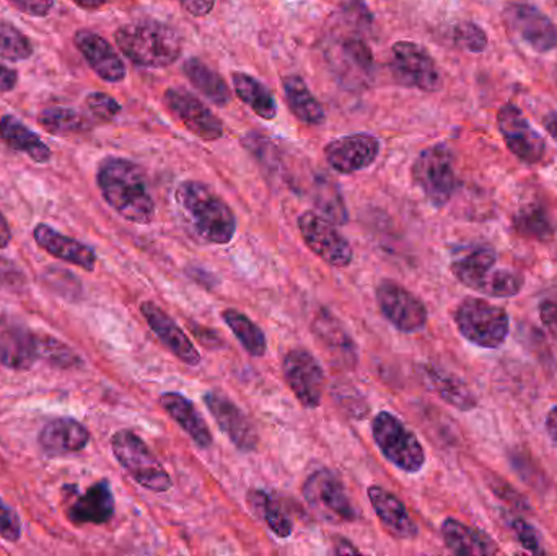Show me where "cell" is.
<instances>
[{
    "label": "cell",
    "instance_id": "cell-1",
    "mask_svg": "<svg viewBox=\"0 0 557 556\" xmlns=\"http://www.w3.org/2000/svg\"><path fill=\"white\" fill-rule=\"evenodd\" d=\"M97 185L104 201L126 221L149 225L156 218V201L140 166L121 157H108L98 166Z\"/></svg>",
    "mask_w": 557,
    "mask_h": 556
},
{
    "label": "cell",
    "instance_id": "cell-2",
    "mask_svg": "<svg viewBox=\"0 0 557 556\" xmlns=\"http://www.w3.org/2000/svg\"><path fill=\"white\" fill-rule=\"evenodd\" d=\"M175 199L189 228L202 242L228 245L234 240L237 234V218L231 206L211 186L188 180L180 183Z\"/></svg>",
    "mask_w": 557,
    "mask_h": 556
},
{
    "label": "cell",
    "instance_id": "cell-3",
    "mask_svg": "<svg viewBox=\"0 0 557 556\" xmlns=\"http://www.w3.org/2000/svg\"><path fill=\"white\" fill-rule=\"evenodd\" d=\"M114 41L124 55L140 67L163 69L182 55V38L172 26L157 20H137L121 26Z\"/></svg>",
    "mask_w": 557,
    "mask_h": 556
},
{
    "label": "cell",
    "instance_id": "cell-4",
    "mask_svg": "<svg viewBox=\"0 0 557 556\" xmlns=\"http://www.w3.org/2000/svg\"><path fill=\"white\" fill-rule=\"evenodd\" d=\"M496 250L474 247L455 258L450 268L454 276L474 293L499 299L516 297L523 289V277L516 271L496 268Z\"/></svg>",
    "mask_w": 557,
    "mask_h": 556
},
{
    "label": "cell",
    "instance_id": "cell-5",
    "mask_svg": "<svg viewBox=\"0 0 557 556\" xmlns=\"http://www.w3.org/2000/svg\"><path fill=\"white\" fill-rule=\"evenodd\" d=\"M111 449L120 466L137 485L152 493H166L172 490V477L159 457L134 431L121 430L114 433L111 437Z\"/></svg>",
    "mask_w": 557,
    "mask_h": 556
},
{
    "label": "cell",
    "instance_id": "cell-6",
    "mask_svg": "<svg viewBox=\"0 0 557 556\" xmlns=\"http://www.w3.org/2000/svg\"><path fill=\"white\" fill-rule=\"evenodd\" d=\"M455 325L467 342L484 349L500 348L510 332L509 313L480 297H467L457 307Z\"/></svg>",
    "mask_w": 557,
    "mask_h": 556
},
{
    "label": "cell",
    "instance_id": "cell-7",
    "mask_svg": "<svg viewBox=\"0 0 557 556\" xmlns=\"http://www.w3.org/2000/svg\"><path fill=\"white\" fill-rule=\"evenodd\" d=\"M372 436L382 456L396 469L406 473H419L424 469L425 453L421 441L395 415L389 411L376 413Z\"/></svg>",
    "mask_w": 557,
    "mask_h": 556
},
{
    "label": "cell",
    "instance_id": "cell-8",
    "mask_svg": "<svg viewBox=\"0 0 557 556\" xmlns=\"http://www.w3.org/2000/svg\"><path fill=\"white\" fill-rule=\"evenodd\" d=\"M305 502L321 521L346 524L357 521V509L347 496L343 482L331 470L320 469L305 480Z\"/></svg>",
    "mask_w": 557,
    "mask_h": 556
},
{
    "label": "cell",
    "instance_id": "cell-9",
    "mask_svg": "<svg viewBox=\"0 0 557 556\" xmlns=\"http://www.w3.org/2000/svg\"><path fill=\"white\" fill-rule=\"evenodd\" d=\"M412 180L434 208H444L455 191L454 156L447 146L422 150L412 166Z\"/></svg>",
    "mask_w": 557,
    "mask_h": 556
},
{
    "label": "cell",
    "instance_id": "cell-10",
    "mask_svg": "<svg viewBox=\"0 0 557 556\" xmlns=\"http://www.w3.org/2000/svg\"><path fill=\"white\" fill-rule=\"evenodd\" d=\"M298 231L305 245L318 258L334 268L350 267L354 250L347 238L320 212L305 211L298 215Z\"/></svg>",
    "mask_w": 557,
    "mask_h": 556
},
{
    "label": "cell",
    "instance_id": "cell-11",
    "mask_svg": "<svg viewBox=\"0 0 557 556\" xmlns=\"http://www.w3.org/2000/svg\"><path fill=\"white\" fill-rule=\"evenodd\" d=\"M375 299L382 316L398 332L411 335L421 332L428 325L429 313L425 304L396 281H380Z\"/></svg>",
    "mask_w": 557,
    "mask_h": 556
},
{
    "label": "cell",
    "instance_id": "cell-12",
    "mask_svg": "<svg viewBox=\"0 0 557 556\" xmlns=\"http://www.w3.org/2000/svg\"><path fill=\"white\" fill-rule=\"evenodd\" d=\"M282 374L301 407L307 410L320 407L326 375L323 366L308 349H290L282 361Z\"/></svg>",
    "mask_w": 557,
    "mask_h": 556
},
{
    "label": "cell",
    "instance_id": "cell-13",
    "mask_svg": "<svg viewBox=\"0 0 557 556\" xmlns=\"http://www.w3.org/2000/svg\"><path fill=\"white\" fill-rule=\"evenodd\" d=\"M392 71L405 87L437 91L442 87L441 72L428 49L418 42L398 41L392 48Z\"/></svg>",
    "mask_w": 557,
    "mask_h": 556
},
{
    "label": "cell",
    "instance_id": "cell-14",
    "mask_svg": "<svg viewBox=\"0 0 557 556\" xmlns=\"http://www.w3.org/2000/svg\"><path fill=\"white\" fill-rule=\"evenodd\" d=\"M202 401L218 423L219 430L240 453H255L258 449L260 434L257 427L231 397L219 391H209L202 395Z\"/></svg>",
    "mask_w": 557,
    "mask_h": 556
},
{
    "label": "cell",
    "instance_id": "cell-15",
    "mask_svg": "<svg viewBox=\"0 0 557 556\" xmlns=\"http://www.w3.org/2000/svg\"><path fill=\"white\" fill-rule=\"evenodd\" d=\"M163 101L170 113L199 139L212 143L224 136L222 121L198 97L189 94L185 88H166Z\"/></svg>",
    "mask_w": 557,
    "mask_h": 556
},
{
    "label": "cell",
    "instance_id": "cell-16",
    "mask_svg": "<svg viewBox=\"0 0 557 556\" xmlns=\"http://www.w3.org/2000/svg\"><path fill=\"white\" fill-rule=\"evenodd\" d=\"M382 144L372 134L356 133L337 137L324 147V157L334 172L352 175L369 169L379 157Z\"/></svg>",
    "mask_w": 557,
    "mask_h": 556
},
{
    "label": "cell",
    "instance_id": "cell-17",
    "mask_svg": "<svg viewBox=\"0 0 557 556\" xmlns=\"http://www.w3.org/2000/svg\"><path fill=\"white\" fill-rule=\"evenodd\" d=\"M39 358V338L15 317H0V365L28 371Z\"/></svg>",
    "mask_w": 557,
    "mask_h": 556
},
{
    "label": "cell",
    "instance_id": "cell-18",
    "mask_svg": "<svg viewBox=\"0 0 557 556\" xmlns=\"http://www.w3.org/2000/svg\"><path fill=\"white\" fill-rule=\"evenodd\" d=\"M500 134L513 156L523 162H540L545 156V140L530 126L527 118L516 104H504L497 116Z\"/></svg>",
    "mask_w": 557,
    "mask_h": 556
},
{
    "label": "cell",
    "instance_id": "cell-19",
    "mask_svg": "<svg viewBox=\"0 0 557 556\" xmlns=\"http://www.w3.org/2000/svg\"><path fill=\"white\" fill-rule=\"evenodd\" d=\"M140 313L146 319L149 329L156 333L162 345L189 368H198L201 365V355L196 349L195 343L186 335L185 330L152 300L140 304Z\"/></svg>",
    "mask_w": 557,
    "mask_h": 556
},
{
    "label": "cell",
    "instance_id": "cell-20",
    "mask_svg": "<svg viewBox=\"0 0 557 556\" xmlns=\"http://www.w3.org/2000/svg\"><path fill=\"white\" fill-rule=\"evenodd\" d=\"M74 42L98 77L110 84H117L126 78V64L103 36L91 29H78L74 35Z\"/></svg>",
    "mask_w": 557,
    "mask_h": 556
},
{
    "label": "cell",
    "instance_id": "cell-21",
    "mask_svg": "<svg viewBox=\"0 0 557 556\" xmlns=\"http://www.w3.org/2000/svg\"><path fill=\"white\" fill-rule=\"evenodd\" d=\"M507 22L513 32L540 52L557 48V29L552 20L532 5H512L506 12Z\"/></svg>",
    "mask_w": 557,
    "mask_h": 556
},
{
    "label": "cell",
    "instance_id": "cell-22",
    "mask_svg": "<svg viewBox=\"0 0 557 556\" xmlns=\"http://www.w3.org/2000/svg\"><path fill=\"white\" fill-rule=\"evenodd\" d=\"M367 496L372 503L380 524L392 538L398 539V541H412L418 538V524L409 515L406 506L403 505L401 499L396 498L393 493L379 485L369 486Z\"/></svg>",
    "mask_w": 557,
    "mask_h": 556
},
{
    "label": "cell",
    "instance_id": "cell-23",
    "mask_svg": "<svg viewBox=\"0 0 557 556\" xmlns=\"http://www.w3.org/2000/svg\"><path fill=\"white\" fill-rule=\"evenodd\" d=\"M311 330H313L314 338L323 346L324 353L330 356L334 365L347 369H352L356 366V343L333 313L321 310L314 319Z\"/></svg>",
    "mask_w": 557,
    "mask_h": 556
},
{
    "label": "cell",
    "instance_id": "cell-24",
    "mask_svg": "<svg viewBox=\"0 0 557 556\" xmlns=\"http://www.w3.org/2000/svg\"><path fill=\"white\" fill-rule=\"evenodd\" d=\"M33 238H35L38 247L48 251L52 257L59 258V260L65 261V263L81 267L85 271L95 270L97 254H95L94 248L75 240V238L67 237V235H62L61 232L55 231L51 225H36L35 231H33Z\"/></svg>",
    "mask_w": 557,
    "mask_h": 556
},
{
    "label": "cell",
    "instance_id": "cell-25",
    "mask_svg": "<svg viewBox=\"0 0 557 556\" xmlns=\"http://www.w3.org/2000/svg\"><path fill=\"white\" fill-rule=\"evenodd\" d=\"M38 443L48 456H69L81 453L88 446L90 433L74 418H58L42 428Z\"/></svg>",
    "mask_w": 557,
    "mask_h": 556
},
{
    "label": "cell",
    "instance_id": "cell-26",
    "mask_svg": "<svg viewBox=\"0 0 557 556\" xmlns=\"http://www.w3.org/2000/svg\"><path fill=\"white\" fill-rule=\"evenodd\" d=\"M159 401L166 415L191 437L193 443L199 449H211L212 443H214L211 430L188 397L180 392H165L160 395Z\"/></svg>",
    "mask_w": 557,
    "mask_h": 556
},
{
    "label": "cell",
    "instance_id": "cell-27",
    "mask_svg": "<svg viewBox=\"0 0 557 556\" xmlns=\"http://www.w3.org/2000/svg\"><path fill=\"white\" fill-rule=\"evenodd\" d=\"M114 509H116V503H114L110 482L101 480L72 503L71 508L67 509V518L75 526H100L113 518Z\"/></svg>",
    "mask_w": 557,
    "mask_h": 556
},
{
    "label": "cell",
    "instance_id": "cell-28",
    "mask_svg": "<svg viewBox=\"0 0 557 556\" xmlns=\"http://www.w3.org/2000/svg\"><path fill=\"white\" fill-rule=\"evenodd\" d=\"M442 538L451 554L458 556H484L499 554L496 542L491 541L484 532L468 528L463 522L447 518L442 522Z\"/></svg>",
    "mask_w": 557,
    "mask_h": 556
},
{
    "label": "cell",
    "instance_id": "cell-29",
    "mask_svg": "<svg viewBox=\"0 0 557 556\" xmlns=\"http://www.w3.org/2000/svg\"><path fill=\"white\" fill-rule=\"evenodd\" d=\"M422 379L428 388L437 394L445 404L460 411H471L478 407V398L467 384L457 375L448 374L441 369L424 366Z\"/></svg>",
    "mask_w": 557,
    "mask_h": 556
},
{
    "label": "cell",
    "instance_id": "cell-30",
    "mask_svg": "<svg viewBox=\"0 0 557 556\" xmlns=\"http://www.w3.org/2000/svg\"><path fill=\"white\" fill-rule=\"evenodd\" d=\"M0 139L10 149L26 153L33 162L48 163L51 160V149L42 143L41 137L12 114L0 118Z\"/></svg>",
    "mask_w": 557,
    "mask_h": 556
},
{
    "label": "cell",
    "instance_id": "cell-31",
    "mask_svg": "<svg viewBox=\"0 0 557 556\" xmlns=\"http://www.w3.org/2000/svg\"><path fill=\"white\" fill-rule=\"evenodd\" d=\"M282 88H284V97L285 101H287L288 110L292 111V114L298 121L311 124V126L324 123L326 114H324L323 107L313 97V94H311L310 88H308V85L305 84L300 75L292 74L284 77Z\"/></svg>",
    "mask_w": 557,
    "mask_h": 556
},
{
    "label": "cell",
    "instance_id": "cell-32",
    "mask_svg": "<svg viewBox=\"0 0 557 556\" xmlns=\"http://www.w3.org/2000/svg\"><path fill=\"white\" fill-rule=\"evenodd\" d=\"M183 72H185L189 82L195 85L196 90L201 91L212 103L218 104V107H227L231 103L232 91L227 82L201 59L189 58L183 65Z\"/></svg>",
    "mask_w": 557,
    "mask_h": 556
},
{
    "label": "cell",
    "instance_id": "cell-33",
    "mask_svg": "<svg viewBox=\"0 0 557 556\" xmlns=\"http://www.w3.org/2000/svg\"><path fill=\"white\" fill-rule=\"evenodd\" d=\"M234 90L244 103H247L258 116L263 120H274L277 116V101L267 85L261 84L253 75L235 72L232 75Z\"/></svg>",
    "mask_w": 557,
    "mask_h": 556
},
{
    "label": "cell",
    "instance_id": "cell-34",
    "mask_svg": "<svg viewBox=\"0 0 557 556\" xmlns=\"http://www.w3.org/2000/svg\"><path fill=\"white\" fill-rule=\"evenodd\" d=\"M248 505H250L255 515L263 518L274 535H277L278 539L290 538L292 531H294V522L288 518L287 511H285L276 496L270 495L263 490H250Z\"/></svg>",
    "mask_w": 557,
    "mask_h": 556
},
{
    "label": "cell",
    "instance_id": "cell-35",
    "mask_svg": "<svg viewBox=\"0 0 557 556\" xmlns=\"http://www.w3.org/2000/svg\"><path fill=\"white\" fill-rule=\"evenodd\" d=\"M225 325L234 333L245 351L253 358H263L268 351V338L260 325L250 317L235 309H225L222 312Z\"/></svg>",
    "mask_w": 557,
    "mask_h": 556
},
{
    "label": "cell",
    "instance_id": "cell-36",
    "mask_svg": "<svg viewBox=\"0 0 557 556\" xmlns=\"http://www.w3.org/2000/svg\"><path fill=\"white\" fill-rule=\"evenodd\" d=\"M38 121L48 133L54 136H72V134L84 133L90 127L81 113L64 107L46 108L39 113Z\"/></svg>",
    "mask_w": 557,
    "mask_h": 556
},
{
    "label": "cell",
    "instance_id": "cell-37",
    "mask_svg": "<svg viewBox=\"0 0 557 556\" xmlns=\"http://www.w3.org/2000/svg\"><path fill=\"white\" fill-rule=\"evenodd\" d=\"M35 52L32 39L20 32L13 23L0 18V58L20 62L32 58Z\"/></svg>",
    "mask_w": 557,
    "mask_h": 556
},
{
    "label": "cell",
    "instance_id": "cell-38",
    "mask_svg": "<svg viewBox=\"0 0 557 556\" xmlns=\"http://www.w3.org/2000/svg\"><path fill=\"white\" fill-rule=\"evenodd\" d=\"M314 202H317L320 214L330 219L333 224L343 225L349 221L343 196H341L339 189L334 186L333 182H327V180L320 182L318 180L317 185H314Z\"/></svg>",
    "mask_w": 557,
    "mask_h": 556
},
{
    "label": "cell",
    "instance_id": "cell-39",
    "mask_svg": "<svg viewBox=\"0 0 557 556\" xmlns=\"http://www.w3.org/2000/svg\"><path fill=\"white\" fill-rule=\"evenodd\" d=\"M39 356L52 366L61 369L77 368L81 366V358L72 351L64 343L58 342L51 336H42L39 338Z\"/></svg>",
    "mask_w": 557,
    "mask_h": 556
},
{
    "label": "cell",
    "instance_id": "cell-40",
    "mask_svg": "<svg viewBox=\"0 0 557 556\" xmlns=\"http://www.w3.org/2000/svg\"><path fill=\"white\" fill-rule=\"evenodd\" d=\"M516 227L517 231L522 232V234L529 235V237L540 238V240H545L553 232L548 218H546L545 212L539 208H530L520 212L516 219Z\"/></svg>",
    "mask_w": 557,
    "mask_h": 556
},
{
    "label": "cell",
    "instance_id": "cell-41",
    "mask_svg": "<svg viewBox=\"0 0 557 556\" xmlns=\"http://www.w3.org/2000/svg\"><path fill=\"white\" fill-rule=\"evenodd\" d=\"M85 107L90 111L91 116L101 121H111L121 113L120 101L114 100L103 91H91L85 97Z\"/></svg>",
    "mask_w": 557,
    "mask_h": 556
},
{
    "label": "cell",
    "instance_id": "cell-42",
    "mask_svg": "<svg viewBox=\"0 0 557 556\" xmlns=\"http://www.w3.org/2000/svg\"><path fill=\"white\" fill-rule=\"evenodd\" d=\"M0 538L7 542H18L22 539V521L15 509L10 508L0 498Z\"/></svg>",
    "mask_w": 557,
    "mask_h": 556
},
{
    "label": "cell",
    "instance_id": "cell-43",
    "mask_svg": "<svg viewBox=\"0 0 557 556\" xmlns=\"http://www.w3.org/2000/svg\"><path fill=\"white\" fill-rule=\"evenodd\" d=\"M457 41L463 46L468 51L480 52L486 48V35L480 26L473 25V23H465L457 28Z\"/></svg>",
    "mask_w": 557,
    "mask_h": 556
},
{
    "label": "cell",
    "instance_id": "cell-44",
    "mask_svg": "<svg viewBox=\"0 0 557 556\" xmlns=\"http://www.w3.org/2000/svg\"><path fill=\"white\" fill-rule=\"evenodd\" d=\"M512 531L516 538L519 539L520 545L525 548L530 554L543 555L542 544H540L539 534H536L535 528L525 519L519 518L512 522Z\"/></svg>",
    "mask_w": 557,
    "mask_h": 556
},
{
    "label": "cell",
    "instance_id": "cell-45",
    "mask_svg": "<svg viewBox=\"0 0 557 556\" xmlns=\"http://www.w3.org/2000/svg\"><path fill=\"white\" fill-rule=\"evenodd\" d=\"M7 2L20 12L29 16H39V18L48 16V13L54 7V0H7Z\"/></svg>",
    "mask_w": 557,
    "mask_h": 556
},
{
    "label": "cell",
    "instance_id": "cell-46",
    "mask_svg": "<svg viewBox=\"0 0 557 556\" xmlns=\"http://www.w3.org/2000/svg\"><path fill=\"white\" fill-rule=\"evenodd\" d=\"M540 319H542L543 326L548 330L549 335L557 342V304L552 300H546L540 307Z\"/></svg>",
    "mask_w": 557,
    "mask_h": 556
},
{
    "label": "cell",
    "instance_id": "cell-47",
    "mask_svg": "<svg viewBox=\"0 0 557 556\" xmlns=\"http://www.w3.org/2000/svg\"><path fill=\"white\" fill-rule=\"evenodd\" d=\"M193 16H206L214 9L215 0H178Z\"/></svg>",
    "mask_w": 557,
    "mask_h": 556
},
{
    "label": "cell",
    "instance_id": "cell-48",
    "mask_svg": "<svg viewBox=\"0 0 557 556\" xmlns=\"http://www.w3.org/2000/svg\"><path fill=\"white\" fill-rule=\"evenodd\" d=\"M18 84V74L13 69L0 64V94L12 91Z\"/></svg>",
    "mask_w": 557,
    "mask_h": 556
},
{
    "label": "cell",
    "instance_id": "cell-49",
    "mask_svg": "<svg viewBox=\"0 0 557 556\" xmlns=\"http://www.w3.org/2000/svg\"><path fill=\"white\" fill-rule=\"evenodd\" d=\"M334 554L359 555L360 551L352 544V542L347 541V539H336V544H334Z\"/></svg>",
    "mask_w": 557,
    "mask_h": 556
},
{
    "label": "cell",
    "instance_id": "cell-50",
    "mask_svg": "<svg viewBox=\"0 0 557 556\" xmlns=\"http://www.w3.org/2000/svg\"><path fill=\"white\" fill-rule=\"evenodd\" d=\"M546 431H548L549 437H552L553 443L557 446V405L548 411V417H546Z\"/></svg>",
    "mask_w": 557,
    "mask_h": 556
},
{
    "label": "cell",
    "instance_id": "cell-51",
    "mask_svg": "<svg viewBox=\"0 0 557 556\" xmlns=\"http://www.w3.org/2000/svg\"><path fill=\"white\" fill-rule=\"evenodd\" d=\"M10 240H12V232H10L9 222L0 212V248L9 247Z\"/></svg>",
    "mask_w": 557,
    "mask_h": 556
},
{
    "label": "cell",
    "instance_id": "cell-52",
    "mask_svg": "<svg viewBox=\"0 0 557 556\" xmlns=\"http://www.w3.org/2000/svg\"><path fill=\"white\" fill-rule=\"evenodd\" d=\"M72 2L77 3L78 7L85 10H95L100 9L101 5L108 2V0H72Z\"/></svg>",
    "mask_w": 557,
    "mask_h": 556
},
{
    "label": "cell",
    "instance_id": "cell-53",
    "mask_svg": "<svg viewBox=\"0 0 557 556\" xmlns=\"http://www.w3.org/2000/svg\"><path fill=\"white\" fill-rule=\"evenodd\" d=\"M545 126L546 129H548V133L552 134L553 139H555L557 143V111L556 113H552L548 118H546Z\"/></svg>",
    "mask_w": 557,
    "mask_h": 556
}]
</instances>
